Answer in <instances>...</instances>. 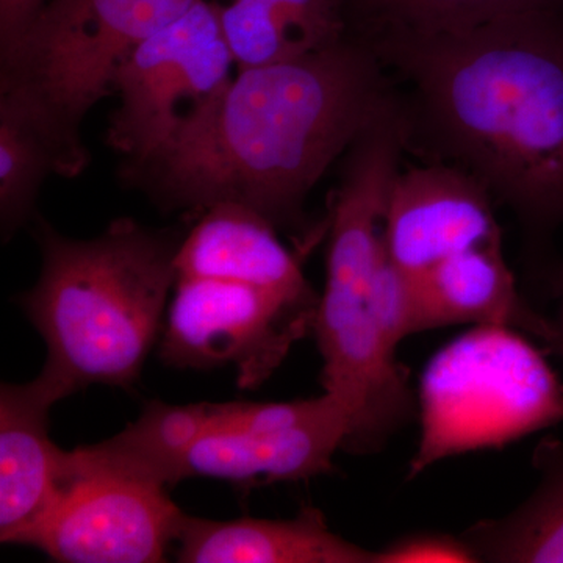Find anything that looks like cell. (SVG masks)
<instances>
[{
    "instance_id": "cell-1",
    "label": "cell",
    "mask_w": 563,
    "mask_h": 563,
    "mask_svg": "<svg viewBox=\"0 0 563 563\" xmlns=\"http://www.w3.org/2000/svg\"><path fill=\"white\" fill-rule=\"evenodd\" d=\"M372 47L410 85L409 150L479 180L537 242L563 228V9Z\"/></svg>"
},
{
    "instance_id": "cell-9",
    "label": "cell",
    "mask_w": 563,
    "mask_h": 563,
    "mask_svg": "<svg viewBox=\"0 0 563 563\" xmlns=\"http://www.w3.org/2000/svg\"><path fill=\"white\" fill-rule=\"evenodd\" d=\"M184 515L161 484L85 473L18 544L62 563H157L176 543Z\"/></svg>"
},
{
    "instance_id": "cell-6",
    "label": "cell",
    "mask_w": 563,
    "mask_h": 563,
    "mask_svg": "<svg viewBox=\"0 0 563 563\" xmlns=\"http://www.w3.org/2000/svg\"><path fill=\"white\" fill-rule=\"evenodd\" d=\"M158 355L177 369L232 368L255 390L313 332L320 296L228 277L177 276Z\"/></svg>"
},
{
    "instance_id": "cell-10",
    "label": "cell",
    "mask_w": 563,
    "mask_h": 563,
    "mask_svg": "<svg viewBox=\"0 0 563 563\" xmlns=\"http://www.w3.org/2000/svg\"><path fill=\"white\" fill-rule=\"evenodd\" d=\"M495 199L479 180L442 162L399 173L384 221V244L409 276L437 263L501 240Z\"/></svg>"
},
{
    "instance_id": "cell-20",
    "label": "cell",
    "mask_w": 563,
    "mask_h": 563,
    "mask_svg": "<svg viewBox=\"0 0 563 563\" xmlns=\"http://www.w3.org/2000/svg\"><path fill=\"white\" fill-rule=\"evenodd\" d=\"M470 563L479 562L472 547L444 533H415L377 551L376 563Z\"/></svg>"
},
{
    "instance_id": "cell-16",
    "label": "cell",
    "mask_w": 563,
    "mask_h": 563,
    "mask_svg": "<svg viewBox=\"0 0 563 563\" xmlns=\"http://www.w3.org/2000/svg\"><path fill=\"white\" fill-rule=\"evenodd\" d=\"M543 462L542 483L518 509L463 533L479 562L563 563V454Z\"/></svg>"
},
{
    "instance_id": "cell-3",
    "label": "cell",
    "mask_w": 563,
    "mask_h": 563,
    "mask_svg": "<svg viewBox=\"0 0 563 563\" xmlns=\"http://www.w3.org/2000/svg\"><path fill=\"white\" fill-rule=\"evenodd\" d=\"M38 243L40 277L20 306L46 343L41 383L58 401L92 385L132 390L165 325L180 243L132 220L90 240L40 222Z\"/></svg>"
},
{
    "instance_id": "cell-18",
    "label": "cell",
    "mask_w": 563,
    "mask_h": 563,
    "mask_svg": "<svg viewBox=\"0 0 563 563\" xmlns=\"http://www.w3.org/2000/svg\"><path fill=\"white\" fill-rule=\"evenodd\" d=\"M263 7L307 52L347 35L343 0H261Z\"/></svg>"
},
{
    "instance_id": "cell-19",
    "label": "cell",
    "mask_w": 563,
    "mask_h": 563,
    "mask_svg": "<svg viewBox=\"0 0 563 563\" xmlns=\"http://www.w3.org/2000/svg\"><path fill=\"white\" fill-rule=\"evenodd\" d=\"M372 298L385 347L396 355L399 343L413 335V285L412 277L391 261L385 244L374 272Z\"/></svg>"
},
{
    "instance_id": "cell-12",
    "label": "cell",
    "mask_w": 563,
    "mask_h": 563,
    "mask_svg": "<svg viewBox=\"0 0 563 563\" xmlns=\"http://www.w3.org/2000/svg\"><path fill=\"white\" fill-rule=\"evenodd\" d=\"M412 277V332L444 325H501L554 342L559 333L517 290L501 240L459 252Z\"/></svg>"
},
{
    "instance_id": "cell-5",
    "label": "cell",
    "mask_w": 563,
    "mask_h": 563,
    "mask_svg": "<svg viewBox=\"0 0 563 563\" xmlns=\"http://www.w3.org/2000/svg\"><path fill=\"white\" fill-rule=\"evenodd\" d=\"M420 418L410 479L443 459L506 446L563 421V385L520 332L476 325L426 366Z\"/></svg>"
},
{
    "instance_id": "cell-17",
    "label": "cell",
    "mask_w": 563,
    "mask_h": 563,
    "mask_svg": "<svg viewBox=\"0 0 563 563\" xmlns=\"http://www.w3.org/2000/svg\"><path fill=\"white\" fill-rule=\"evenodd\" d=\"M58 154L40 121L11 96L0 95V220L5 239L32 214Z\"/></svg>"
},
{
    "instance_id": "cell-21",
    "label": "cell",
    "mask_w": 563,
    "mask_h": 563,
    "mask_svg": "<svg viewBox=\"0 0 563 563\" xmlns=\"http://www.w3.org/2000/svg\"><path fill=\"white\" fill-rule=\"evenodd\" d=\"M46 0H0V49L9 46Z\"/></svg>"
},
{
    "instance_id": "cell-15",
    "label": "cell",
    "mask_w": 563,
    "mask_h": 563,
    "mask_svg": "<svg viewBox=\"0 0 563 563\" xmlns=\"http://www.w3.org/2000/svg\"><path fill=\"white\" fill-rule=\"evenodd\" d=\"M347 33L368 44L399 36H433L526 13L563 9V0H343Z\"/></svg>"
},
{
    "instance_id": "cell-14",
    "label": "cell",
    "mask_w": 563,
    "mask_h": 563,
    "mask_svg": "<svg viewBox=\"0 0 563 563\" xmlns=\"http://www.w3.org/2000/svg\"><path fill=\"white\" fill-rule=\"evenodd\" d=\"M277 228L257 211L217 203L180 243L177 276L242 279L290 291H312L295 254L282 244Z\"/></svg>"
},
{
    "instance_id": "cell-2",
    "label": "cell",
    "mask_w": 563,
    "mask_h": 563,
    "mask_svg": "<svg viewBox=\"0 0 563 563\" xmlns=\"http://www.w3.org/2000/svg\"><path fill=\"white\" fill-rule=\"evenodd\" d=\"M366 41L236 73L169 150L132 173L173 207L236 203L276 228L302 221L303 202L395 91Z\"/></svg>"
},
{
    "instance_id": "cell-13",
    "label": "cell",
    "mask_w": 563,
    "mask_h": 563,
    "mask_svg": "<svg viewBox=\"0 0 563 563\" xmlns=\"http://www.w3.org/2000/svg\"><path fill=\"white\" fill-rule=\"evenodd\" d=\"M184 563H376L377 551L331 531L314 507L290 520H207L185 514L177 533Z\"/></svg>"
},
{
    "instance_id": "cell-8",
    "label": "cell",
    "mask_w": 563,
    "mask_h": 563,
    "mask_svg": "<svg viewBox=\"0 0 563 563\" xmlns=\"http://www.w3.org/2000/svg\"><path fill=\"white\" fill-rule=\"evenodd\" d=\"M242 420L191 444L163 473L165 487L209 477L242 487L298 483L332 472L351 431L333 396L291 402H246Z\"/></svg>"
},
{
    "instance_id": "cell-7",
    "label": "cell",
    "mask_w": 563,
    "mask_h": 563,
    "mask_svg": "<svg viewBox=\"0 0 563 563\" xmlns=\"http://www.w3.org/2000/svg\"><path fill=\"white\" fill-rule=\"evenodd\" d=\"M233 68L213 2L198 0L121 63L110 146L131 161V169L154 161L218 101Z\"/></svg>"
},
{
    "instance_id": "cell-11",
    "label": "cell",
    "mask_w": 563,
    "mask_h": 563,
    "mask_svg": "<svg viewBox=\"0 0 563 563\" xmlns=\"http://www.w3.org/2000/svg\"><path fill=\"white\" fill-rule=\"evenodd\" d=\"M57 396L38 377L0 388V540L18 544L65 488V453L49 433Z\"/></svg>"
},
{
    "instance_id": "cell-22",
    "label": "cell",
    "mask_w": 563,
    "mask_h": 563,
    "mask_svg": "<svg viewBox=\"0 0 563 563\" xmlns=\"http://www.w3.org/2000/svg\"><path fill=\"white\" fill-rule=\"evenodd\" d=\"M561 333H562V339H563V332H559V335H561Z\"/></svg>"
},
{
    "instance_id": "cell-4",
    "label": "cell",
    "mask_w": 563,
    "mask_h": 563,
    "mask_svg": "<svg viewBox=\"0 0 563 563\" xmlns=\"http://www.w3.org/2000/svg\"><path fill=\"white\" fill-rule=\"evenodd\" d=\"M198 0H46L2 47L0 95L25 107L51 136L62 176L87 166L88 111L113 95L114 74L144 40Z\"/></svg>"
}]
</instances>
